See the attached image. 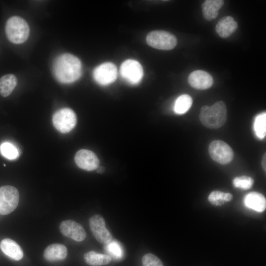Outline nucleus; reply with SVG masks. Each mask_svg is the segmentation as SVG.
Masks as SVG:
<instances>
[{
	"label": "nucleus",
	"instance_id": "a878e982",
	"mask_svg": "<svg viewBox=\"0 0 266 266\" xmlns=\"http://www.w3.org/2000/svg\"><path fill=\"white\" fill-rule=\"evenodd\" d=\"M106 250L115 259H120L123 256V251L121 245L115 241L112 240L105 244Z\"/></svg>",
	"mask_w": 266,
	"mask_h": 266
},
{
	"label": "nucleus",
	"instance_id": "aec40b11",
	"mask_svg": "<svg viewBox=\"0 0 266 266\" xmlns=\"http://www.w3.org/2000/svg\"><path fill=\"white\" fill-rule=\"evenodd\" d=\"M17 84V79L12 74H7L0 78V95L6 97L11 94Z\"/></svg>",
	"mask_w": 266,
	"mask_h": 266
},
{
	"label": "nucleus",
	"instance_id": "39448f33",
	"mask_svg": "<svg viewBox=\"0 0 266 266\" xmlns=\"http://www.w3.org/2000/svg\"><path fill=\"white\" fill-rule=\"evenodd\" d=\"M19 194L14 187L9 185L0 187V214L7 215L18 206Z\"/></svg>",
	"mask_w": 266,
	"mask_h": 266
},
{
	"label": "nucleus",
	"instance_id": "5701e85b",
	"mask_svg": "<svg viewBox=\"0 0 266 266\" xmlns=\"http://www.w3.org/2000/svg\"><path fill=\"white\" fill-rule=\"evenodd\" d=\"M254 131L257 136L263 139L266 134V113L265 112L258 115L254 123Z\"/></svg>",
	"mask_w": 266,
	"mask_h": 266
},
{
	"label": "nucleus",
	"instance_id": "dca6fc26",
	"mask_svg": "<svg viewBox=\"0 0 266 266\" xmlns=\"http://www.w3.org/2000/svg\"><path fill=\"white\" fill-rule=\"evenodd\" d=\"M66 247L59 243H54L49 245L45 249L43 256L49 262H56L64 260L67 256Z\"/></svg>",
	"mask_w": 266,
	"mask_h": 266
},
{
	"label": "nucleus",
	"instance_id": "393cba45",
	"mask_svg": "<svg viewBox=\"0 0 266 266\" xmlns=\"http://www.w3.org/2000/svg\"><path fill=\"white\" fill-rule=\"evenodd\" d=\"M233 183V186L236 188L247 190L252 187L254 180L250 176L243 175L235 177Z\"/></svg>",
	"mask_w": 266,
	"mask_h": 266
},
{
	"label": "nucleus",
	"instance_id": "bb28decb",
	"mask_svg": "<svg viewBox=\"0 0 266 266\" xmlns=\"http://www.w3.org/2000/svg\"><path fill=\"white\" fill-rule=\"evenodd\" d=\"M141 261L142 266H164L161 260L151 253L145 254Z\"/></svg>",
	"mask_w": 266,
	"mask_h": 266
},
{
	"label": "nucleus",
	"instance_id": "7ed1b4c3",
	"mask_svg": "<svg viewBox=\"0 0 266 266\" xmlns=\"http://www.w3.org/2000/svg\"><path fill=\"white\" fill-rule=\"evenodd\" d=\"M5 31L8 40L15 44L25 42L30 34V28L27 22L19 16L9 18L5 24Z\"/></svg>",
	"mask_w": 266,
	"mask_h": 266
},
{
	"label": "nucleus",
	"instance_id": "a211bd4d",
	"mask_svg": "<svg viewBox=\"0 0 266 266\" xmlns=\"http://www.w3.org/2000/svg\"><path fill=\"white\" fill-rule=\"evenodd\" d=\"M224 3L223 0H206L201 5L203 17L208 21L215 19L218 15L219 9Z\"/></svg>",
	"mask_w": 266,
	"mask_h": 266
},
{
	"label": "nucleus",
	"instance_id": "f03ea898",
	"mask_svg": "<svg viewBox=\"0 0 266 266\" xmlns=\"http://www.w3.org/2000/svg\"><path fill=\"white\" fill-rule=\"evenodd\" d=\"M227 110L225 102L222 100L216 102L210 107L203 106L200 109L199 118L205 127L210 129H218L226 123Z\"/></svg>",
	"mask_w": 266,
	"mask_h": 266
},
{
	"label": "nucleus",
	"instance_id": "4be33fe9",
	"mask_svg": "<svg viewBox=\"0 0 266 266\" xmlns=\"http://www.w3.org/2000/svg\"><path fill=\"white\" fill-rule=\"evenodd\" d=\"M233 198V195L230 193L214 191L208 196V200L213 205L221 206L230 201Z\"/></svg>",
	"mask_w": 266,
	"mask_h": 266
},
{
	"label": "nucleus",
	"instance_id": "1a4fd4ad",
	"mask_svg": "<svg viewBox=\"0 0 266 266\" xmlns=\"http://www.w3.org/2000/svg\"><path fill=\"white\" fill-rule=\"evenodd\" d=\"M90 229L95 238L102 244H106L112 239V235L106 228L104 218L99 214L90 217L89 220Z\"/></svg>",
	"mask_w": 266,
	"mask_h": 266
},
{
	"label": "nucleus",
	"instance_id": "20e7f679",
	"mask_svg": "<svg viewBox=\"0 0 266 266\" xmlns=\"http://www.w3.org/2000/svg\"><path fill=\"white\" fill-rule=\"evenodd\" d=\"M146 40L149 46L160 50H171L177 44V39L173 34L161 30L150 32L146 36Z\"/></svg>",
	"mask_w": 266,
	"mask_h": 266
},
{
	"label": "nucleus",
	"instance_id": "6ab92c4d",
	"mask_svg": "<svg viewBox=\"0 0 266 266\" xmlns=\"http://www.w3.org/2000/svg\"><path fill=\"white\" fill-rule=\"evenodd\" d=\"M85 263L91 266H101L109 264L112 260L111 257L107 255L90 251L84 255Z\"/></svg>",
	"mask_w": 266,
	"mask_h": 266
},
{
	"label": "nucleus",
	"instance_id": "4468645a",
	"mask_svg": "<svg viewBox=\"0 0 266 266\" xmlns=\"http://www.w3.org/2000/svg\"><path fill=\"white\" fill-rule=\"evenodd\" d=\"M216 32L222 38H227L236 31L237 22L231 16L224 17L219 20L216 25Z\"/></svg>",
	"mask_w": 266,
	"mask_h": 266
},
{
	"label": "nucleus",
	"instance_id": "2eb2a0df",
	"mask_svg": "<svg viewBox=\"0 0 266 266\" xmlns=\"http://www.w3.org/2000/svg\"><path fill=\"white\" fill-rule=\"evenodd\" d=\"M245 205L255 211L263 212L266 208V200L262 194L252 192L247 194L244 198Z\"/></svg>",
	"mask_w": 266,
	"mask_h": 266
},
{
	"label": "nucleus",
	"instance_id": "b1692460",
	"mask_svg": "<svg viewBox=\"0 0 266 266\" xmlns=\"http://www.w3.org/2000/svg\"><path fill=\"white\" fill-rule=\"evenodd\" d=\"M1 154L6 158L9 160H14L19 156L18 149L12 144L5 142L0 146Z\"/></svg>",
	"mask_w": 266,
	"mask_h": 266
},
{
	"label": "nucleus",
	"instance_id": "9b49d317",
	"mask_svg": "<svg viewBox=\"0 0 266 266\" xmlns=\"http://www.w3.org/2000/svg\"><path fill=\"white\" fill-rule=\"evenodd\" d=\"M74 160L79 167L86 170H94L99 166L100 161L97 156L89 150L78 151L75 155Z\"/></svg>",
	"mask_w": 266,
	"mask_h": 266
},
{
	"label": "nucleus",
	"instance_id": "f257e3e1",
	"mask_svg": "<svg viewBox=\"0 0 266 266\" xmlns=\"http://www.w3.org/2000/svg\"><path fill=\"white\" fill-rule=\"evenodd\" d=\"M54 74L58 81L70 83L78 80L82 73L80 60L70 54H64L55 60L53 66Z\"/></svg>",
	"mask_w": 266,
	"mask_h": 266
},
{
	"label": "nucleus",
	"instance_id": "6e6552de",
	"mask_svg": "<svg viewBox=\"0 0 266 266\" xmlns=\"http://www.w3.org/2000/svg\"><path fill=\"white\" fill-rule=\"evenodd\" d=\"M120 72L122 78L132 85L138 84L143 75V68L140 64L132 59L126 60L122 64Z\"/></svg>",
	"mask_w": 266,
	"mask_h": 266
},
{
	"label": "nucleus",
	"instance_id": "f3484780",
	"mask_svg": "<svg viewBox=\"0 0 266 266\" xmlns=\"http://www.w3.org/2000/svg\"><path fill=\"white\" fill-rule=\"evenodd\" d=\"M1 251L13 260L19 261L23 257V252L20 246L14 240L5 238L0 243Z\"/></svg>",
	"mask_w": 266,
	"mask_h": 266
},
{
	"label": "nucleus",
	"instance_id": "ddd939ff",
	"mask_svg": "<svg viewBox=\"0 0 266 266\" xmlns=\"http://www.w3.org/2000/svg\"><path fill=\"white\" fill-rule=\"evenodd\" d=\"M188 81L192 87L197 90L207 89L214 83L212 76L202 70H197L191 72L189 75Z\"/></svg>",
	"mask_w": 266,
	"mask_h": 266
},
{
	"label": "nucleus",
	"instance_id": "c85d7f7f",
	"mask_svg": "<svg viewBox=\"0 0 266 266\" xmlns=\"http://www.w3.org/2000/svg\"><path fill=\"white\" fill-rule=\"evenodd\" d=\"M105 168L103 166H99L97 168V172L99 173H102L104 172Z\"/></svg>",
	"mask_w": 266,
	"mask_h": 266
},
{
	"label": "nucleus",
	"instance_id": "cd10ccee",
	"mask_svg": "<svg viewBox=\"0 0 266 266\" xmlns=\"http://www.w3.org/2000/svg\"><path fill=\"white\" fill-rule=\"evenodd\" d=\"M266 153L264 154L263 157V158H262V167L263 168V169L265 171H266Z\"/></svg>",
	"mask_w": 266,
	"mask_h": 266
},
{
	"label": "nucleus",
	"instance_id": "0eeeda50",
	"mask_svg": "<svg viewBox=\"0 0 266 266\" xmlns=\"http://www.w3.org/2000/svg\"><path fill=\"white\" fill-rule=\"evenodd\" d=\"M211 158L215 162L225 165L230 163L233 158L232 148L225 142L220 140L212 141L208 148Z\"/></svg>",
	"mask_w": 266,
	"mask_h": 266
},
{
	"label": "nucleus",
	"instance_id": "412c9836",
	"mask_svg": "<svg viewBox=\"0 0 266 266\" xmlns=\"http://www.w3.org/2000/svg\"><path fill=\"white\" fill-rule=\"evenodd\" d=\"M193 103L191 97L187 94H183L175 100L174 105V111L178 114H183L187 112Z\"/></svg>",
	"mask_w": 266,
	"mask_h": 266
},
{
	"label": "nucleus",
	"instance_id": "9d476101",
	"mask_svg": "<svg viewBox=\"0 0 266 266\" xmlns=\"http://www.w3.org/2000/svg\"><path fill=\"white\" fill-rule=\"evenodd\" d=\"M117 76V67L111 62H106L100 65L93 72L95 80L102 86L108 85L113 83L116 79Z\"/></svg>",
	"mask_w": 266,
	"mask_h": 266
},
{
	"label": "nucleus",
	"instance_id": "423d86ee",
	"mask_svg": "<svg viewBox=\"0 0 266 266\" xmlns=\"http://www.w3.org/2000/svg\"><path fill=\"white\" fill-rule=\"evenodd\" d=\"M76 116L70 108H64L57 111L53 115L52 122L55 128L62 133L72 130L76 124Z\"/></svg>",
	"mask_w": 266,
	"mask_h": 266
},
{
	"label": "nucleus",
	"instance_id": "f8f14e48",
	"mask_svg": "<svg viewBox=\"0 0 266 266\" xmlns=\"http://www.w3.org/2000/svg\"><path fill=\"white\" fill-rule=\"evenodd\" d=\"M60 230L62 234L76 241H82L86 237L82 226L73 220L63 221L60 225Z\"/></svg>",
	"mask_w": 266,
	"mask_h": 266
}]
</instances>
